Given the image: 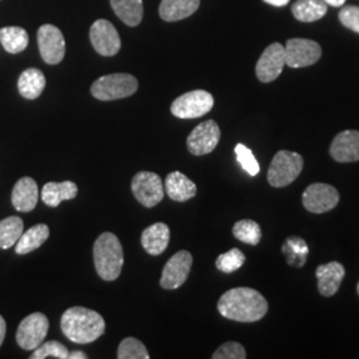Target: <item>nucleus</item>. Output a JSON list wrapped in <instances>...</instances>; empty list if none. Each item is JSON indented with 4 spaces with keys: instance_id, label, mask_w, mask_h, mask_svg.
<instances>
[{
    "instance_id": "3",
    "label": "nucleus",
    "mask_w": 359,
    "mask_h": 359,
    "mask_svg": "<svg viewBox=\"0 0 359 359\" xmlns=\"http://www.w3.org/2000/svg\"><path fill=\"white\" fill-rule=\"evenodd\" d=\"M93 261L99 277L104 281H115L124 265V252L114 233H103L93 245Z\"/></svg>"
},
{
    "instance_id": "24",
    "label": "nucleus",
    "mask_w": 359,
    "mask_h": 359,
    "mask_svg": "<svg viewBox=\"0 0 359 359\" xmlns=\"http://www.w3.org/2000/svg\"><path fill=\"white\" fill-rule=\"evenodd\" d=\"M50 237V229L46 224H38L32 228H29L26 233L20 236V238L16 243V255H28L34 250H36L41 245L44 244Z\"/></svg>"
},
{
    "instance_id": "29",
    "label": "nucleus",
    "mask_w": 359,
    "mask_h": 359,
    "mask_svg": "<svg viewBox=\"0 0 359 359\" xmlns=\"http://www.w3.org/2000/svg\"><path fill=\"white\" fill-rule=\"evenodd\" d=\"M233 236L248 245H258L262 238L261 226L253 219H241L234 224Z\"/></svg>"
},
{
    "instance_id": "14",
    "label": "nucleus",
    "mask_w": 359,
    "mask_h": 359,
    "mask_svg": "<svg viewBox=\"0 0 359 359\" xmlns=\"http://www.w3.org/2000/svg\"><path fill=\"white\" fill-rule=\"evenodd\" d=\"M192 264V255L187 250H180L175 256L170 257L163 269L160 280L161 287L172 290L184 285L189 276Z\"/></svg>"
},
{
    "instance_id": "11",
    "label": "nucleus",
    "mask_w": 359,
    "mask_h": 359,
    "mask_svg": "<svg viewBox=\"0 0 359 359\" xmlns=\"http://www.w3.org/2000/svg\"><path fill=\"white\" fill-rule=\"evenodd\" d=\"M39 51L47 65H59L65 55V40L62 31L52 25H44L38 31Z\"/></svg>"
},
{
    "instance_id": "1",
    "label": "nucleus",
    "mask_w": 359,
    "mask_h": 359,
    "mask_svg": "<svg viewBox=\"0 0 359 359\" xmlns=\"http://www.w3.org/2000/svg\"><path fill=\"white\" fill-rule=\"evenodd\" d=\"M217 309L222 317L231 321L257 322L266 316L269 304L255 289L234 287L221 295Z\"/></svg>"
},
{
    "instance_id": "35",
    "label": "nucleus",
    "mask_w": 359,
    "mask_h": 359,
    "mask_svg": "<svg viewBox=\"0 0 359 359\" xmlns=\"http://www.w3.org/2000/svg\"><path fill=\"white\" fill-rule=\"evenodd\" d=\"M339 20L344 26L359 34V7L346 6L339 11Z\"/></svg>"
},
{
    "instance_id": "13",
    "label": "nucleus",
    "mask_w": 359,
    "mask_h": 359,
    "mask_svg": "<svg viewBox=\"0 0 359 359\" xmlns=\"http://www.w3.org/2000/svg\"><path fill=\"white\" fill-rule=\"evenodd\" d=\"M221 137V130L215 120H206L193 129L187 139V145L191 154L203 156L210 154L217 147Z\"/></svg>"
},
{
    "instance_id": "41",
    "label": "nucleus",
    "mask_w": 359,
    "mask_h": 359,
    "mask_svg": "<svg viewBox=\"0 0 359 359\" xmlns=\"http://www.w3.org/2000/svg\"><path fill=\"white\" fill-rule=\"evenodd\" d=\"M357 292H358V295H359V283H358V285H357Z\"/></svg>"
},
{
    "instance_id": "27",
    "label": "nucleus",
    "mask_w": 359,
    "mask_h": 359,
    "mask_svg": "<svg viewBox=\"0 0 359 359\" xmlns=\"http://www.w3.org/2000/svg\"><path fill=\"white\" fill-rule=\"evenodd\" d=\"M28 41V34L22 27H4L0 29V43L8 53L25 51Z\"/></svg>"
},
{
    "instance_id": "18",
    "label": "nucleus",
    "mask_w": 359,
    "mask_h": 359,
    "mask_svg": "<svg viewBox=\"0 0 359 359\" xmlns=\"http://www.w3.org/2000/svg\"><path fill=\"white\" fill-rule=\"evenodd\" d=\"M39 189L36 181L31 177L19 180L13 189L11 201L18 212H31L38 205Z\"/></svg>"
},
{
    "instance_id": "38",
    "label": "nucleus",
    "mask_w": 359,
    "mask_h": 359,
    "mask_svg": "<svg viewBox=\"0 0 359 359\" xmlns=\"http://www.w3.org/2000/svg\"><path fill=\"white\" fill-rule=\"evenodd\" d=\"M264 1L268 3V4L274 6V7H283V6H286L290 0H264Z\"/></svg>"
},
{
    "instance_id": "19",
    "label": "nucleus",
    "mask_w": 359,
    "mask_h": 359,
    "mask_svg": "<svg viewBox=\"0 0 359 359\" xmlns=\"http://www.w3.org/2000/svg\"><path fill=\"white\" fill-rule=\"evenodd\" d=\"M170 238V231L167 224L156 222L142 231V244L147 253L158 256L165 252Z\"/></svg>"
},
{
    "instance_id": "39",
    "label": "nucleus",
    "mask_w": 359,
    "mask_h": 359,
    "mask_svg": "<svg viewBox=\"0 0 359 359\" xmlns=\"http://www.w3.org/2000/svg\"><path fill=\"white\" fill-rule=\"evenodd\" d=\"M88 357L83 353V351H72L69 353V357L68 359H87Z\"/></svg>"
},
{
    "instance_id": "10",
    "label": "nucleus",
    "mask_w": 359,
    "mask_h": 359,
    "mask_svg": "<svg viewBox=\"0 0 359 359\" xmlns=\"http://www.w3.org/2000/svg\"><path fill=\"white\" fill-rule=\"evenodd\" d=\"M339 203L338 191L323 182H316L309 185L302 194V204L305 209L311 213H326L334 209Z\"/></svg>"
},
{
    "instance_id": "9",
    "label": "nucleus",
    "mask_w": 359,
    "mask_h": 359,
    "mask_svg": "<svg viewBox=\"0 0 359 359\" xmlns=\"http://www.w3.org/2000/svg\"><path fill=\"white\" fill-rule=\"evenodd\" d=\"M132 192L142 205L154 208L164 198V184L154 172H139L132 180Z\"/></svg>"
},
{
    "instance_id": "32",
    "label": "nucleus",
    "mask_w": 359,
    "mask_h": 359,
    "mask_svg": "<svg viewBox=\"0 0 359 359\" xmlns=\"http://www.w3.org/2000/svg\"><path fill=\"white\" fill-rule=\"evenodd\" d=\"M244 264V253L236 248L224 255H219L216 259V266L222 273H233V271L240 269Z\"/></svg>"
},
{
    "instance_id": "25",
    "label": "nucleus",
    "mask_w": 359,
    "mask_h": 359,
    "mask_svg": "<svg viewBox=\"0 0 359 359\" xmlns=\"http://www.w3.org/2000/svg\"><path fill=\"white\" fill-rule=\"evenodd\" d=\"M111 6L116 16L127 26L136 27L142 23V0H111Z\"/></svg>"
},
{
    "instance_id": "40",
    "label": "nucleus",
    "mask_w": 359,
    "mask_h": 359,
    "mask_svg": "<svg viewBox=\"0 0 359 359\" xmlns=\"http://www.w3.org/2000/svg\"><path fill=\"white\" fill-rule=\"evenodd\" d=\"M326 4L333 6V7H342L346 0H323Z\"/></svg>"
},
{
    "instance_id": "34",
    "label": "nucleus",
    "mask_w": 359,
    "mask_h": 359,
    "mask_svg": "<svg viewBox=\"0 0 359 359\" xmlns=\"http://www.w3.org/2000/svg\"><path fill=\"white\" fill-rule=\"evenodd\" d=\"M213 359H245L246 351L245 347L237 342H226L218 347L212 355Z\"/></svg>"
},
{
    "instance_id": "15",
    "label": "nucleus",
    "mask_w": 359,
    "mask_h": 359,
    "mask_svg": "<svg viewBox=\"0 0 359 359\" xmlns=\"http://www.w3.org/2000/svg\"><path fill=\"white\" fill-rule=\"evenodd\" d=\"M285 67V47L273 43L262 52L256 65V75L262 83H271L283 74Z\"/></svg>"
},
{
    "instance_id": "7",
    "label": "nucleus",
    "mask_w": 359,
    "mask_h": 359,
    "mask_svg": "<svg viewBox=\"0 0 359 359\" xmlns=\"http://www.w3.org/2000/svg\"><path fill=\"white\" fill-rule=\"evenodd\" d=\"M322 56L321 46L310 39H289L285 46V65L304 68L316 65Z\"/></svg>"
},
{
    "instance_id": "22",
    "label": "nucleus",
    "mask_w": 359,
    "mask_h": 359,
    "mask_svg": "<svg viewBox=\"0 0 359 359\" xmlns=\"http://www.w3.org/2000/svg\"><path fill=\"white\" fill-rule=\"evenodd\" d=\"M77 185L72 181L47 182L41 189V200L46 205L59 206L65 200H72L77 196Z\"/></svg>"
},
{
    "instance_id": "5",
    "label": "nucleus",
    "mask_w": 359,
    "mask_h": 359,
    "mask_svg": "<svg viewBox=\"0 0 359 359\" xmlns=\"http://www.w3.org/2000/svg\"><path fill=\"white\" fill-rule=\"evenodd\" d=\"M304 169V157L297 152L280 151L271 160L268 170V181L274 188L290 185Z\"/></svg>"
},
{
    "instance_id": "31",
    "label": "nucleus",
    "mask_w": 359,
    "mask_h": 359,
    "mask_svg": "<svg viewBox=\"0 0 359 359\" xmlns=\"http://www.w3.org/2000/svg\"><path fill=\"white\" fill-rule=\"evenodd\" d=\"M69 357V351L68 348L57 342V341H48L46 344H41L40 346L35 348L34 354L29 357L31 359H46V358H57L68 359Z\"/></svg>"
},
{
    "instance_id": "2",
    "label": "nucleus",
    "mask_w": 359,
    "mask_h": 359,
    "mask_svg": "<svg viewBox=\"0 0 359 359\" xmlns=\"http://www.w3.org/2000/svg\"><path fill=\"white\" fill-rule=\"evenodd\" d=\"M62 332L75 344H90L105 332L104 318L95 310L75 306L65 310L62 316Z\"/></svg>"
},
{
    "instance_id": "37",
    "label": "nucleus",
    "mask_w": 359,
    "mask_h": 359,
    "mask_svg": "<svg viewBox=\"0 0 359 359\" xmlns=\"http://www.w3.org/2000/svg\"><path fill=\"white\" fill-rule=\"evenodd\" d=\"M6 332H7V326H6V321L4 318L0 316V346L4 341V337H6Z\"/></svg>"
},
{
    "instance_id": "30",
    "label": "nucleus",
    "mask_w": 359,
    "mask_h": 359,
    "mask_svg": "<svg viewBox=\"0 0 359 359\" xmlns=\"http://www.w3.org/2000/svg\"><path fill=\"white\" fill-rule=\"evenodd\" d=\"M118 359H149L147 347L144 346L142 341L136 338H126L117 350Z\"/></svg>"
},
{
    "instance_id": "23",
    "label": "nucleus",
    "mask_w": 359,
    "mask_h": 359,
    "mask_svg": "<svg viewBox=\"0 0 359 359\" xmlns=\"http://www.w3.org/2000/svg\"><path fill=\"white\" fill-rule=\"evenodd\" d=\"M18 88L25 99H38L46 88V77L38 68H28L19 77Z\"/></svg>"
},
{
    "instance_id": "33",
    "label": "nucleus",
    "mask_w": 359,
    "mask_h": 359,
    "mask_svg": "<svg viewBox=\"0 0 359 359\" xmlns=\"http://www.w3.org/2000/svg\"><path fill=\"white\" fill-rule=\"evenodd\" d=\"M234 152H236L237 161L240 163V165L246 173H249L250 176H257L259 173V164L253 152L246 145L237 144L234 148Z\"/></svg>"
},
{
    "instance_id": "36",
    "label": "nucleus",
    "mask_w": 359,
    "mask_h": 359,
    "mask_svg": "<svg viewBox=\"0 0 359 359\" xmlns=\"http://www.w3.org/2000/svg\"><path fill=\"white\" fill-rule=\"evenodd\" d=\"M283 253H287V252H293L297 255V257L301 259V262H302V265L305 264V259H306V256H308V245L306 243L302 240V238H299V237H290L283 246Z\"/></svg>"
},
{
    "instance_id": "12",
    "label": "nucleus",
    "mask_w": 359,
    "mask_h": 359,
    "mask_svg": "<svg viewBox=\"0 0 359 359\" xmlns=\"http://www.w3.org/2000/svg\"><path fill=\"white\" fill-rule=\"evenodd\" d=\"M90 39L95 51L102 56H115L121 48V40L117 29L105 19H99L92 25Z\"/></svg>"
},
{
    "instance_id": "26",
    "label": "nucleus",
    "mask_w": 359,
    "mask_h": 359,
    "mask_svg": "<svg viewBox=\"0 0 359 359\" xmlns=\"http://www.w3.org/2000/svg\"><path fill=\"white\" fill-rule=\"evenodd\" d=\"M292 13L297 20L311 23L326 15L327 4L323 0H297L292 7Z\"/></svg>"
},
{
    "instance_id": "8",
    "label": "nucleus",
    "mask_w": 359,
    "mask_h": 359,
    "mask_svg": "<svg viewBox=\"0 0 359 359\" xmlns=\"http://www.w3.org/2000/svg\"><path fill=\"white\" fill-rule=\"evenodd\" d=\"M50 322L43 313H32L20 322L16 332V342L25 350H35L48 334Z\"/></svg>"
},
{
    "instance_id": "6",
    "label": "nucleus",
    "mask_w": 359,
    "mask_h": 359,
    "mask_svg": "<svg viewBox=\"0 0 359 359\" xmlns=\"http://www.w3.org/2000/svg\"><path fill=\"white\" fill-rule=\"evenodd\" d=\"M213 105L215 99L209 92L196 90L177 97L170 105V112L179 118H197L210 112Z\"/></svg>"
},
{
    "instance_id": "16",
    "label": "nucleus",
    "mask_w": 359,
    "mask_h": 359,
    "mask_svg": "<svg viewBox=\"0 0 359 359\" xmlns=\"http://www.w3.org/2000/svg\"><path fill=\"white\" fill-rule=\"evenodd\" d=\"M330 156L338 163L359 161V130L347 129L338 133L330 145Z\"/></svg>"
},
{
    "instance_id": "4",
    "label": "nucleus",
    "mask_w": 359,
    "mask_h": 359,
    "mask_svg": "<svg viewBox=\"0 0 359 359\" xmlns=\"http://www.w3.org/2000/svg\"><path fill=\"white\" fill-rule=\"evenodd\" d=\"M139 88L137 79L129 74H112L99 77L90 87L95 99L111 102L132 96Z\"/></svg>"
},
{
    "instance_id": "17",
    "label": "nucleus",
    "mask_w": 359,
    "mask_h": 359,
    "mask_svg": "<svg viewBox=\"0 0 359 359\" xmlns=\"http://www.w3.org/2000/svg\"><path fill=\"white\" fill-rule=\"evenodd\" d=\"M345 266L337 261L320 265L316 270L320 293L323 297H332L335 294L345 278Z\"/></svg>"
},
{
    "instance_id": "21",
    "label": "nucleus",
    "mask_w": 359,
    "mask_h": 359,
    "mask_svg": "<svg viewBox=\"0 0 359 359\" xmlns=\"http://www.w3.org/2000/svg\"><path fill=\"white\" fill-rule=\"evenodd\" d=\"M200 7V0H163L158 8L160 18L165 22H179L189 18Z\"/></svg>"
},
{
    "instance_id": "28",
    "label": "nucleus",
    "mask_w": 359,
    "mask_h": 359,
    "mask_svg": "<svg viewBox=\"0 0 359 359\" xmlns=\"http://www.w3.org/2000/svg\"><path fill=\"white\" fill-rule=\"evenodd\" d=\"M25 222L20 217L4 218L0 221V248L1 249H10L13 245H16L20 236L23 234Z\"/></svg>"
},
{
    "instance_id": "20",
    "label": "nucleus",
    "mask_w": 359,
    "mask_h": 359,
    "mask_svg": "<svg viewBox=\"0 0 359 359\" xmlns=\"http://www.w3.org/2000/svg\"><path fill=\"white\" fill-rule=\"evenodd\" d=\"M165 191L173 201L184 203L196 196L197 187L181 172H172L165 179Z\"/></svg>"
}]
</instances>
